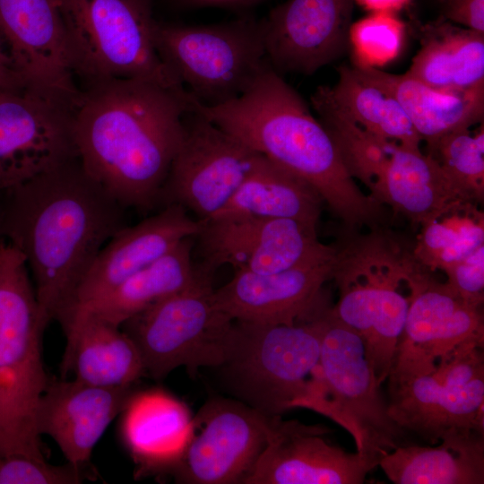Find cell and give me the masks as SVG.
Returning <instances> with one entry per match:
<instances>
[{"mask_svg":"<svg viewBox=\"0 0 484 484\" xmlns=\"http://www.w3.org/2000/svg\"><path fill=\"white\" fill-rule=\"evenodd\" d=\"M78 157L0 193V237L28 265L43 317L60 323L124 210Z\"/></svg>","mask_w":484,"mask_h":484,"instance_id":"6da1fadb","label":"cell"},{"mask_svg":"<svg viewBox=\"0 0 484 484\" xmlns=\"http://www.w3.org/2000/svg\"><path fill=\"white\" fill-rule=\"evenodd\" d=\"M189 98L140 79L80 88L73 113L77 157L125 208L151 209L160 201Z\"/></svg>","mask_w":484,"mask_h":484,"instance_id":"7a4b0ae2","label":"cell"},{"mask_svg":"<svg viewBox=\"0 0 484 484\" xmlns=\"http://www.w3.org/2000/svg\"><path fill=\"white\" fill-rule=\"evenodd\" d=\"M198 111L245 144L304 180L350 230L379 227L381 207L357 185L324 125L268 65L238 98Z\"/></svg>","mask_w":484,"mask_h":484,"instance_id":"3957f363","label":"cell"},{"mask_svg":"<svg viewBox=\"0 0 484 484\" xmlns=\"http://www.w3.org/2000/svg\"><path fill=\"white\" fill-rule=\"evenodd\" d=\"M432 272L381 227L337 247L333 314L363 340L378 385L387 380L409 307Z\"/></svg>","mask_w":484,"mask_h":484,"instance_id":"277c9868","label":"cell"},{"mask_svg":"<svg viewBox=\"0 0 484 484\" xmlns=\"http://www.w3.org/2000/svg\"><path fill=\"white\" fill-rule=\"evenodd\" d=\"M48 324L23 255L0 237V457L46 460L36 415L50 380L42 357Z\"/></svg>","mask_w":484,"mask_h":484,"instance_id":"5b68a950","label":"cell"},{"mask_svg":"<svg viewBox=\"0 0 484 484\" xmlns=\"http://www.w3.org/2000/svg\"><path fill=\"white\" fill-rule=\"evenodd\" d=\"M326 307L294 324L234 320L228 356L218 367L229 390L267 417H281L323 396L319 358L321 314Z\"/></svg>","mask_w":484,"mask_h":484,"instance_id":"8992f818","label":"cell"},{"mask_svg":"<svg viewBox=\"0 0 484 484\" xmlns=\"http://www.w3.org/2000/svg\"><path fill=\"white\" fill-rule=\"evenodd\" d=\"M58 1L71 69L82 86L140 79L187 93L157 53L154 0Z\"/></svg>","mask_w":484,"mask_h":484,"instance_id":"52a82bcc","label":"cell"},{"mask_svg":"<svg viewBox=\"0 0 484 484\" xmlns=\"http://www.w3.org/2000/svg\"><path fill=\"white\" fill-rule=\"evenodd\" d=\"M154 43L169 72L205 107L238 98L270 65L263 19L249 14L211 24L157 21Z\"/></svg>","mask_w":484,"mask_h":484,"instance_id":"ba28073f","label":"cell"},{"mask_svg":"<svg viewBox=\"0 0 484 484\" xmlns=\"http://www.w3.org/2000/svg\"><path fill=\"white\" fill-rule=\"evenodd\" d=\"M320 122L335 141L348 171L380 205L421 225L462 199L438 164L420 149L377 136L328 104L311 99Z\"/></svg>","mask_w":484,"mask_h":484,"instance_id":"9c48e42d","label":"cell"},{"mask_svg":"<svg viewBox=\"0 0 484 484\" xmlns=\"http://www.w3.org/2000/svg\"><path fill=\"white\" fill-rule=\"evenodd\" d=\"M213 273L134 315L121 329L137 346L144 372L156 380L185 367H218L232 341L234 320L216 306Z\"/></svg>","mask_w":484,"mask_h":484,"instance_id":"30bf717a","label":"cell"},{"mask_svg":"<svg viewBox=\"0 0 484 484\" xmlns=\"http://www.w3.org/2000/svg\"><path fill=\"white\" fill-rule=\"evenodd\" d=\"M320 414L345 428L357 452L376 459L402 445L404 430L391 418L362 338L327 306L321 314Z\"/></svg>","mask_w":484,"mask_h":484,"instance_id":"8fae6325","label":"cell"},{"mask_svg":"<svg viewBox=\"0 0 484 484\" xmlns=\"http://www.w3.org/2000/svg\"><path fill=\"white\" fill-rule=\"evenodd\" d=\"M484 339L459 345L435 371L389 384L388 412L431 444L453 429L484 434Z\"/></svg>","mask_w":484,"mask_h":484,"instance_id":"7c38bea8","label":"cell"},{"mask_svg":"<svg viewBox=\"0 0 484 484\" xmlns=\"http://www.w3.org/2000/svg\"><path fill=\"white\" fill-rule=\"evenodd\" d=\"M262 154L189 108L160 201L177 203L198 220L217 214L256 166Z\"/></svg>","mask_w":484,"mask_h":484,"instance_id":"4fadbf2b","label":"cell"},{"mask_svg":"<svg viewBox=\"0 0 484 484\" xmlns=\"http://www.w3.org/2000/svg\"><path fill=\"white\" fill-rule=\"evenodd\" d=\"M73 105L29 87L0 91V193L77 157Z\"/></svg>","mask_w":484,"mask_h":484,"instance_id":"5bb4252c","label":"cell"},{"mask_svg":"<svg viewBox=\"0 0 484 484\" xmlns=\"http://www.w3.org/2000/svg\"><path fill=\"white\" fill-rule=\"evenodd\" d=\"M203 270L269 274L321 257L334 247L321 243L316 226L287 218L212 217L198 220Z\"/></svg>","mask_w":484,"mask_h":484,"instance_id":"9a60e30c","label":"cell"},{"mask_svg":"<svg viewBox=\"0 0 484 484\" xmlns=\"http://www.w3.org/2000/svg\"><path fill=\"white\" fill-rule=\"evenodd\" d=\"M274 418L240 401L208 402L194 419L192 437L169 473L179 483H242L266 445Z\"/></svg>","mask_w":484,"mask_h":484,"instance_id":"2e32d148","label":"cell"},{"mask_svg":"<svg viewBox=\"0 0 484 484\" xmlns=\"http://www.w3.org/2000/svg\"><path fill=\"white\" fill-rule=\"evenodd\" d=\"M473 339H484L482 307L428 275L411 298L388 383L435 371L442 358Z\"/></svg>","mask_w":484,"mask_h":484,"instance_id":"e0dca14e","label":"cell"},{"mask_svg":"<svg viewBox=\"0 0 484 484\" xmlns=\"http://www.w3.org/2000/svg\"><path fill=\"white\" fill-rule=\"evenodd\" d=\"M331 429L275 417L243 484H361L378 461L333 444Z\"/></svg>","mask_w":484,"mask_h":484,"instance_id":"ac0fdd59","label":"cell"},{"mask_svg":"<svg viewBox=\"0 0 484 484\" xmlns=\"http://www.w3.org/2000/svg\"><path fill=\"white\" fill-rule=\"evenodd\" d=\"M337 247L329 254L285 271L259 274L234 272L213 290V300L236 321L294 324L313 318L328 305L324 285L333 279Z\"/></svg>","mask_w":484,"mask_h":484,"instance_id":"d6986e66","label":"cell"},{"mask_svg":"<svg viewBox=\"0 0 484 484\" xmlns=\"http://www.w3.org/2000/svg\"><path fill=\"white\" fill-rule=\"evenodd\" d=\"M353 0H286L263 17L266 57L279 73L310 75L349 47Z\"/></svg>","mask_w":484,"mask_h":484,"instance_id":"ffe728a7","label":"cell"},{"mask_svg":"<svg viewBox=\"0 0 484 484\" xmlns=\"http://www.w3.org/2000/svg\"><path fill=\"white\" fill-rule=\"evenodd\" d=\"M0 42L29 88L75 100L58 0H0Z\"/></svg>","mask_w":484,"mask_h":484,"instance_id":"44dd1931","label":"cell"},{"mask_svg":"<svg viewBox=\"0 0 484 484\" xmlns=\"http://www.w3.org/2000/svg\"><path fill=\"white\" fill-rule=\"evenodd\" d=\"M199 230L200 221L194 220L177 203L167 204L158 213L137 224L123 227L97 255L60 325L73 313L102 298L163 256L183 239L195 237Z\"/></svg>","mask_w":484,"mask_h":484,"instance_id":"7402d4cb","label":"cell"},{"mask_svg":"<svg viewBox=\"0 0 484 484\" xmlns=\"http://www.w3.org/2000/svg\"><path fill=\"white\" fill-rule=\"evenodd\" d=\"M133 393L132 386L50 378L38 404V431L56 443L68 462L87 466L94 446Z\"/></svg>","mask_w":484,"mask_h":484,"instance_id":"603a6c76","label":"cell"},{"mask_svg":"<svg viewBox=\"0 0 484 484\" xmlns=\"http://www.w3.org/2000/svg\"><path fill=\"white\" fill-rule=\"evenodd\" d=\"M122 442L138 466L137 474L170 472L192 437L187 407L158 389L133 393L121 411Z\"/></svg>","mask_w":484,"mask_h":484,"instance_id":"cb8c5ba5","label":"cell"},{"mask_svg":"<svg viewBox=\"0 0 484 484\" xmlns=\"http://www.w3.org/2000/svg\"><path fill=\"white\" fill-rule=\"evenodd\" d=\"M66 345L64 378L104 387L132 386L145 375L140 351L119 325L90 314L73 317L62 327Z\"/></svg>","mask_w":484,"mask_h":484,"instance_id":"d4e9b609","label":"cell"},{"mask_svg":"<svg viewBox=\"0 0 484 484\" xmlns=\"http://www.w3.org/2000/svg\"><path fill=\"white\" fill-rule=\"evenodd\" d=\"M359 72L391 94L401 105L421 141L432 143L450 133L483 123L484 88L444 90L409 74L354 65Z\"/></svg>","mask_w":484,"mask_h":484,"instance_id":"484cf974","label":"cell"},{"mask_svg":"<svg viewBox=\"0 0 484 484\" xmlns=\"http://www.w3.org/2000/svg\"><path fill=\"white\" fill-rule=\"evenodd\" d=\"M436 446L400 445L378 465L395 484H483L484 434L453 429Z\"/></svg>","mask_w":484,"mask_h":484,"instance_id":"4316f807","label":"cell"},{"mask_svg":"<svg viewBox=\"0 0 484 484\" xmlns=\"http://www.w3.org/2000/svg\"><path fill=\"white\" fill-rule=\"evenodd\" d=\"M193 238L183 239L113 290L73 313L62 327L82 314H90L120 326L158 301L193 285L203 272L192 260Z\"/></svg>","mask_w":484,"mask_h":484,"instance_id":"83f0119b","label":"cell"},{"mask_svg":"<svg viewBox=\"0 0 484 484\" xmlns=\"http://www.w3.org/2000/svg\"><path fill=\"white\" fill-rule=\"evenodd\" d=\"M422 33L407 74L437 89L484 88V32L443 18L426 25Z\"/></svg>","mask_w":484,"mask_h":484,"instance_id":"f1b7e54d","label":"cell"},{"mask_svg":"<svg viewBox=\"0 0 484 484\" xmlns=\"http://www.w3.org/2000/svg\"><path fill=\"white\" fill-rule=\"evenodd\" d=\"M323 203L304 180L263 155L227 204L212 217L287 218L316 226Z\"/></svg>","mask_w":484,"mask_h":484,"instance_id":"f546056e","label":"cell"},{"mask_svg":"<svg viewBox=\"0 0 484 484\" xmlns=\"http://www.w3.org/2000/svg\"><path fill=\"white\" fill-rule=\"evenodd\" d=\"M338 73L333 86H320L312 97L369 133L419 150L421 138L391 94L363 76L354 65H341Z\"/></svg>","mask_w":484,"mask_h":484,"instance_id":"4dcf8cb0","label":"cell"},{"mask_svg":"<svg viewBox=\"0 0 484 484\" xmlns=\"http://www.w3.org/2000/svg\"><path fill=\"white\" fill-rule=\"evenodd\" d=\"M480 205L458 199L422 223L413 248L419 262L431 272H445L484 246V214Z\"/></svg>","mask_w":484,"mask_h":484,"instance_id":"1f68e13d","label":"cell"},{"mask_svg":"<svg viewBox=\"0 0 484 484\" xmlns=\"http://www.w3.org/2000/svg\"><path fill=\"white\" fill-rule=\"evenodd\" d=\"M428 155L441 168L459 196L482 203L484 199V127L445 134L427 144Z\"/></svg>","mask_w":484,"mask_h":484,"instance_id":"d6a6232c","label":"cell"},{"mask_svg":"<svg viewBox=\"0 0 484 484\" xmlns=\"http://www.w3.org/2000/svg\"><path fill=\"white\" fill-rule=\"evenodd\" d=\"M403 32L402 22L392 13H375L351 24L349 46L354 65L376 67L393 60L401 50Z\"/></svg>","mask_w":484,"mask_h":484,"instance_id":"836d02e7","label":"cell"},{"mask_svg":"<svg viewBox=\"0 0 484 484\" xmlns=\"http://www.w3.org/2000/svg\"><path fill=\"white\" fill-rule=\"evenodd\" d=\"M89 465H52L25 455L0 457V484H78L95 480Z\"/></svg>","mask_w":484,"mask_h":484,"instance_id":"e575fe53","label":"cell"},{"mask_svg":"<svg viewBox=\"0 0 484 484\" xmlns=\"http://www.w3.org/2000/svg\"><path fill=\"white\" fill-rule=\"evenodd\" d=\"M446 283L464 300L482 307L484 301V246L448 267Z\"/></svg>","mask_w":484,"mask_h":484,"instance_id":"d590c367","label":"cell"},{"mask_svg":"<svg viewBox=\"0 0 484 484\" xmlns=\"http://www.w3.org/2000/svg\"><path fill=\"white\" fill-rule=\"evenodd\" d=\"M445 19L457 25L484 32V0H438Z\"/></svg>","mask_w":484,"mask_h":484,"instance_id":"8d00e7d4","label":"cell"},{"mask_svg":"<svg viewBox=\"0 0 484 484\" xmlns=\"http://www.w3.org/2000/svg\"><path fill=\"white\" fill-rule=\"evenodd\" d=\"M175 11H193L203 8L244 9L264 0H160Z\"/></svg>","mask_w":484,"mask_h":484,"instance_id":"74e56055","label":"cell"},{"mask_svg":"<svg viewBox=\"0 0 484 484\" xmlns=\"http://www.w3.org/2000/svg\"><path fill=\"white\" fill-rule=\"evenodd\" d=\"M27 84L0 42V91L21 90Z\"/></svg>","mask_w":484,"mask_h":484,"instance_id":"f35d334b","label":"cell"},{"mask_svg":"<svg viewBox=\"0 0 484 484\" xmlns=\"http://www.w3.org/2000/svg\"><path fill=\"white\" fill-rule=\"evenodd\" d=\"M367 10L375 13H393L402 8L410 0H356Z\"/></svg>","mask_w":484,"mask_h":484,"instance_id":"ab89813d","label":"cell"}]
</instances>
